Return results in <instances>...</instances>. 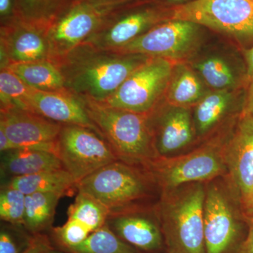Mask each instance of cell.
Instances as JSON below:
<instances>
[{
	"instance_id": "6da1fadb",
	"label": "cell",
	"mask_w": 253,
	"mask_h": 253,
	"mask_svg": "<svg viewBox=\"0 0 253 253\" xmlns=\"http://www.w3.org/2000/svg\"><path fill=\"white\" fill-rule=\"evenodd\" d=\"M149 58L83 43L53 62L59 68L68 92L102 102Z\"/></svg>"
},
{
	"instance_id": "7a4b0ae2",
	"label": "cell",
	"mask_w": 253,
	"mask_h": 253,
	"mask_svg": "<svg viewBox=\"0 0 253 253\" xmlns=\"http://www.w3.org/2000/svg\"><path fill=\"white\" fill-rule=\"evenodd\" d=\"M80 99L99 136L109 144L119 161L145 168L157 158L149 114L115 109L92 100Z\"/></svg>"
},
{
	"instance_id": "3957f363",
	"label": "cell",
	"mask_w": 253,
	"mask_h": 253,
	"mask_svg": "<svg viewBox=\"0 0 253 253\" xmlns=\"http://www.w3.org/2000/svg\"><path fill=\"white\" fill-rule=\"evenodd\" d=\"M202 182L163 191L157 214L170 253H206Z\"/></svg>"
},
{
	"instance_id": "277c9868",
	"label": "cell",
	"mask_w": 253,
	"mask_h": 253,
	"mask_svg": "<svg viewBox=\"0 0 253 253\" xmlns=\"http://www.w3.org/2000/svg\"><path fill=\"white\" fill-rule=\"evenodd\" d=\"M117 161L100 168L77 184V191L97 200L110 214L135 210L136 204L149 195L156 183L149 171Z\"/></svg>"
},
{
	"instance_id": "5b68a950",
	"label": "cell",
	"mask_w": 253,
	"mask_h": 253,
	"mask_svg": "<svg viewBox=\"0 0 253 253\" xmlns=\"http://www.w3.org/2000/svg\"><path fill=\"white\" fill-rule=\"evenodd\" d=\"M171 19L191 21L253 46V0H193L174 6Z\"/></svg>"
},
{
	"instance_id": "8992f818",
	"label": "cell",
	"mask_w": 253,
	"mask_h": 253,
	"mask_svg": "<svg viewBox=\"0 0 253 253\" xmlns=\"http://www.w3.org/2000/svg\"><path fill=\"white\" fill-rule=\"evenodd\" d=\"M225 146L211 143L177 157H157L145 168L163 191L212 180L226 171Z\"/></svg>"
},
{
	"instance_id": "52a82bcc",
	"label": "cell",
	"mask_w": 253,
	"mask_h": 253,
	"mask_svg": "<svg viewBox=\"0 0 253 253\" xmlns=\"http://www.w3.org/2000/svg\"><path fill=\"white\" fill-rule=\"evenodd\" d=\"M174 66L170 60L150 57L111 96L98 103L115 109L150 114L166 94Z\"/></svg>"
},
{
	"instance_id": "ba28073f",
	"label": "cell",
	"mask_w": 253,
	"mask_h": 253,
	"mask_svg": "<svg viewBox=\"0 0 253 253\" xmlns=\"http://www.w3.org/2000/svg\"><path fill=\"white\" fill-rule=\"evenodd\" d=\"M171 18L172 9L151 0H132L115 10L99 31L83 43L117 50Z\"/></svg>"
},
{
	"instance_id": "9c48e42d",
	"label": "cell",
	"mask_w": 253,
	"mask_h": 253,
	"mask_svg": "<svg viewBox=\"0 0 253 253\" xmlns=\"http://www.w3.org/2000/svg\"><path fill=\"white\" fill-rule=\"evenodd\" d=\"M56 155L77 184L100 168L119 161L111 146L97 133L76 125H63Z\"/></svg>"
},
{
	"instance_id": "30bf717a",
	"label": "cell",
	"mask_w": 253,
	"mask_h": 253,
	"mask_svg": "<svg viewBox=\"0 0 253 253\" xmlns=\"http://www.w3.org/2000/svg\"><path fill=\"white\" fill-rule=\"evenodd\" d=\"M129 1L95 4L80 0L48 28L46 36L51 61L86 41L99 31L115 10Z\"/></svg>"
},
{
	"instance_id": "8fae6325",
	"label": "cell",
	"mask_w": 253,
	"mask_h": 253,
	"mask_svg": "<svg viewBox=\"0 0 253 253\" xmlns=\"http://www.w3.org/2000/svg\"><path fill=\"white\" fill-rule=\"evenodd\" d=\"M201 26L191 21L168 20L114 51L149 57L180 60L194 53L201 42Z\"/></svg>"
},
{
	"instance_id": "7c38bea8",
	"label": "cell",
	"mask_w": 253,
	"mask_h": 253,
	"mask_svg": "<svg viewBox=\"0 0 253 253\" xmlns=\"http://www.w3.org/2000/svg\"><path fill=\"white\" fill-rule=\"evenodd\" d=\"M225 164L240 208L247 221L253 215V116L243 112L226 144Z\"/></svg>"
},
{
	"instance_id": "4fadbf2b",
	"label": "cell",
	"mask_w": 253,
	"mask_h": 253,
	"mask_svg": "<svg viewBox=\"0 0 253 253\" xmlns=\"http://www.w3.org/2000/svg\"><path fill=\"white\" fill-rule=\"evenodd\" d=\"M62 126L18 106L0 110V129L16 149L43 150L56 154V142Z\"/></svg>"
},
{
	"instance_id": "5bb4252c",
	"label": "cell",
	"mask_w": 253,
	"mask_h": 253,
	"mask_svg": "<svg viewBox=\"0 0 253 253\" xmlns=\"http://www.w3.org/2000/svg\"><path fill=\"white\" fill-rule=\"evenodd\" d=\"M237 213L224 190L208 186L204 204V239L206 253H226L239 234Z\"/></svg>"
},
{
	"instance_id": "9a60e30c",
	"label": "cell",
	"mask_w": 253,
	"mask_h": 253,
	"mask_svg": "<svg viewBox=\"0 0 253 253\" xmlns=\"http://www.w3.org/2000/svg\"><path fill=\"white\" fill-rule=\"evenodd\" d=\"M46 32L21 19L0 26V69L12 63L51 61Z\"/></svg>"
},
{
	"instance_id": "2e32d148",
	"label": "cell",
	"mask_w": 253,
	"mask_h": 253,
	"mask_svg": "<svg viewBox=\"0 0 253 253\" xmlns=\"http://www.w3.org/2000/svg\"><path fill=\"white\" fill-rule=\"evenodd\" d=\"M110 212L104 205L85 193L78 191L68 210V219L54 229L55 235L66 249L78 246L106 224Z\"/></svg>"
},
{
	"instance_id": "e0dca14e",
	"label": "cell",
	"mask_w": 253,
	"mask_h": 253,
	"mask_svg": "<svg viewBox=\"0 0 253 253\" xmlns=\"http://www.w3.org/2000/svg\"><path fill=\"white\" fill-rule=\"evenodd\" d=\"M27 106L30 111L54 122L84 126L99 134L83 101L67 90L42 91L32 89Z\"/></svg>"
},
{
	"instance_id": "ac0fdd59",
	"label": "cell",
	"mask_w": 253,
	"mask_h": 253,
	"mask_svg": "<svg viewBox=\"0 0 253 253\" xmlns=\"http://www.w3.org/2000/svg\"><path fill=\"white\" fill-rule=\"evenodd\" d=\"M157 121L149 116L157 157L169 155L185 148L194 138V126L189 108L170 106Z\"/></svg>"
},
{
	"instance_id": "d6986e66",
	"label": "cell",
	"mask_w": 253,
	"mask_h": 253,
	"mask_svg": "<svg viewBox=\"0 0 253 253\" xmlns=\"http://www.w3.org/2000/svg\"><path fill=\"white\" fill-rule=\"evenodd\" d=\"M106 224L118 237L136 249L154 251L162 244V232L158 224L136 210L109 214Z\"/></svg>"
},
{
	"instance_id": "ffe728a7",
	"label": "cell",
	"mask_w": 253,
	"mask_h": 253,
	"mask_svg": "<svg viewBox=\"0 0 253 253\" xmlns=\"http://www.w3.org/2000/svg\"><path fill=\"white\" fill-rule=\"evenodd\" d=\"M62 168L59 157L50 151L18 149L1 153V175L11 179Z\"/></svg>"
},
{
	"instance_id": "44dd1931",
	"label": "cell",
	"mask_w": 253,
	"mask_h": 253,
	"mask_svg": "<svg viewBox=\"0 0 253 253\" xmlns=\"http://www.w3.org/2000/svg\"><path fill=\"white\" fill-rule=\"evenodd\" d=\"M206 94L204 82L192 68L183 63L174 66L166 92L169 106L189 108Z\"/></svg>"
},
{
	"instance_id": "7402d4cb",
	"label": "cell",
	"mask_w": 253,
	"mask_h": 253,
	"mask_svg": "<svg viewBox=\"0 0 253 253\" xmlns=\"http://www.w3.org/2000/svg\"><path fill=\"white\" fill-rule=\"evenodd\" d=\"M10 70L29 87L42 91H62L64 82L59 68L53 61L12 63L5 68Z\"/></svg>"
},
{
	"instance_id": "603a6c76",
	"label": "cell",
	"mask_w": 253,
	"mask_h": 253,
	"mask_svg": "<svg viewBox=\"0 0 253 253\" xmlns=\"http://www.w3.org/2000/svg\"><path fill=\"white\" fill-rule=\"evenodd\" d=\"M6 185L16 188L26 195L37 192H59L67 195L77 190V182L63 168L11 178Z\"/></svg>"
},
{
	"instance_id": "cb8c5ba5",
	"label": "cell",
	"mask_w": 253,
	"mask_h": 253,
	"mask_svg": "<svg viewBox=\"0 0 253 253\" xmlns=\"http://www.w3.org/2000/svg\"><path fill=\"white\" fill-rule=\"evenodd\" d=\"M80 0H16L18 16L24 23L48 30Z\"/></svg>"
},
{
	"instance_id": "d4e9b609",
	"label": "cell",
	"mask_w": 253,
	"mask_h": 253,
	"mask_svg": "<svg viewBox=\"0 0 253 253\" xmlns=\"http://www.w3.org/2000/svg\"><path fill=\"white\" fill-rule=\"evenodd\" d=\"M233 102L229 90H215L206 94L196 105L194 126L199 135L212 129L229 111Z\"/></svg>"
},
{
	"instance_id": "484cf974",
	"label": "cell",
	"mask_w": 253,
	"mask_h": 253,
	"mask_svg": "<svg viewBox=\"0 0 253 253\" xmlns=\"http://www.w3.org/2000/svg\"><path fill=\"white\" fill-rule=\"evenodd\" d=\"M64 196L66 194L59 192H37L26 195L25 227L37 234L51 225L58 203Z\"/></svg>"
},
{
	"instance_id": "4316f807",
	"label": "cell",
	"mask_w": 253,
	"mask_h": 253,
	"mask_svg": "<svg viewBox=\"0 0 253 253\" xmlns=\"http://www.w3.org/2000/svg\"><path fill=\"white\" fill-rule=\"evenodd\" d=\"M194 68L204 83L215 90H229L237 84L234 68L221 56H211L200 60Z\"/></svg>"
},
{
	"instance_id": "83f0119b",
	"label": "cell",
	"mask_w": 253,
	"mask_h": 253,
	"mask_svg": "<svg viewBox=\"0 0 253 253\" xmlns=\"http://www.w3.org/2000/svg\"><path fill=\"white\" fill-rule=\"evenodd\" d=\"M71 253H139L104 224L81 244L66 249Z\"/></svg>"
},
{
	"instance_id": "f1b7e54d",
	"label": "cell",
	"mask_w": 253,
	"mask_h": 253,
	"mask_svg": "<svg viewBox=\"0 0 253 253\" xmlns=\"http://www.w3.org/2000/svg\"><path fill=\"white\" fill-rule=\"evenodd\" d=\"M32 88L7 68L0 71V105L1 108L15 106L28 109L27 100Z\"/></svg>"
},
{
	"instance_id": "f546056e",
	"label": "cell",
	"mask_w": 253,
	"mask_h": 253,
	"mask_svg": "<svg viewBox=\"0 0 253 253\" xmlns=\"http://www.w3.org/2000/svg\"><path fill=\"white\" fill-rule=\"evenodd\" d=\"M26 194L16 188L2 186L0 193V217L13 225L24 224Z\"/></svg>"
},
{
	"instance_id": "4dcf8cb0",
	"label": "cell",
	"mask_w": 253,
	"mask_h": 253,
	"mask_svg": "<svg viewBox=\"0 0 253 253\" xmlns=\"http://www.w3.org/2000/svg\"><path fill=\"white\" fill-rule=\"evenodd\" d=\"M20 19L16 0H0V24L9 26Z\"/></svg>"
},
{
	"instance_id": "1f68e13d",
	"label": "cell",
	"mask_w": 253,
	"mask_h": 253,
	"mask_svg": "<svg viewBox=\"0 0 253 253\" xmlns=\"http://www.w3.org/2000/svg\"><path fill=\"white\" fill-rule=\"evenodd\" d=\"M16 241L9 231L1 229L0 232V253H18Z\"/></svg>"
},
{
	"instance_id": "d6a6232c",
	"label": "cell",
	"mask_w": 253,
	"mask_h": 253,
	"mask_svg": "<svg viewBox=\"0 0 253 253\" xmlns=\"http://www.w3.org/2000/svg\"><path fill=\"white\" fill-rule=\"evenodd\" d=\"M49 241L43 236H37L31 240L26 250L21 253H42L51 249Z\"/></svg>"
},
{
	"instance_id": "836d02e7",
	"label": "cell",
	"mask_w": 253,
	"mask_h": 253,
	"mask_svg": "<svg viewBox=\"0 0 253 253\" xmlns=\"http://www.w3.org/2000/svg\"><path fill=\"white\" fill-rule=\"evenodd\" d=\"M249 231L247 236L241 245L240 253H253V218L249 219Z\"/></svg>"
},
{
	"instance_id": "e575fe53",
	"label": "cell",
	"mask_w": 253,
	"mask_h": 253,
	"mask_svg": "<svg viewBox=\"0 0 253 253\" xmlns=\"http://www.w3.org/2000/svg\"><path fill=\"white\" fill-rule=\"evenodd\" d=\"M249 89L246 95L244 112L253 116V76L250 77Z\"/></svg>"
},
{
	"instance_id": "d590c367",
	"label": "cell",
	"mask_w": 253,
	"mask_h": 253,
	"mask_svg": "<svg viewBox=\"0 0 253 253\" xmlns=\"http://www.w3.org/2000/svg\"><path fill=\"white\" fill-rule=\"evenodd\" d=\"M14 149H16V146L8 138L4 131L0 129V151H1V153Z\"/></svg>"
},
{
	"instance_id": "8d00e7d4",
	"label": "cell",
	"mask_w": 253,
	"mask_h": 253,
	"mask_svg": "<svg viewBox=\"0 0 253 253\" xmlns=\"http://www.w3.org/2000/svg\"><path fill=\"white\" fill-rule=\"evenodd\" d=\"M246 65H247V74L249 77L253 76V46L245 53Z\"/></svg>"
},
{
	"instance_id": "74e56055",
	"label": "cell",
	"mask_w": 253,
	"mask_h": 253,
	"mask_svg": "<svg viewBox=\"0 0 253 253\" xmlns=\"http://www.w3.org/2000/svg\"><path fill=\"white\" fill-rule=\"evenodd\" d=\"M95 4H108L113 3L124 2V1H131V0H81Z\"/></svg>"
},
{
	"instance_id": "f35d334b",
	"label": "cell",
	"mask_w": 253,
	"mask_h": 253,
	"mask_svg": "<svg viewBox=\"0 0 253 253\" xmlns=\"http://www.w3.org/2000/svg\"><path fill=\"white\" fill-rule=\"evenodd\" d=\"M42 253H71L64 252V251H59V250H56V249H53V248H51V249L47 250V251H44V252H43Z\"/></svg>"
},
{
	"instance_id": "ab89813d",
	"label": "cell",
	"mask_w": 253,
	"mask_h": 253,
	"mask_svg": "<svg viewBox=\"0 0 253 253\" xmlns=\"http://www.w3.org/2000/svg\"><path fill=\"white\" fill-rule=\"evenodd\" d=\"M167 1L173 3H178V5L181 4V3L184 2L186 0H166Z\"/></svg>"
},
{
	"instance_id": "60d3db41",
	"label": "cell",
	"mask_w": 253,
	"mask_h": 253,
	"mask_svg": "<svg viewBox=\"0 0 253 253\" xmlns=\"http://www.w3.org/2000/svg\"><path fill=\"white\" fill-rule=\"evenodd\" d=\"M252 218H253V217H252Z\"/></svg>"
}]
</instances>
